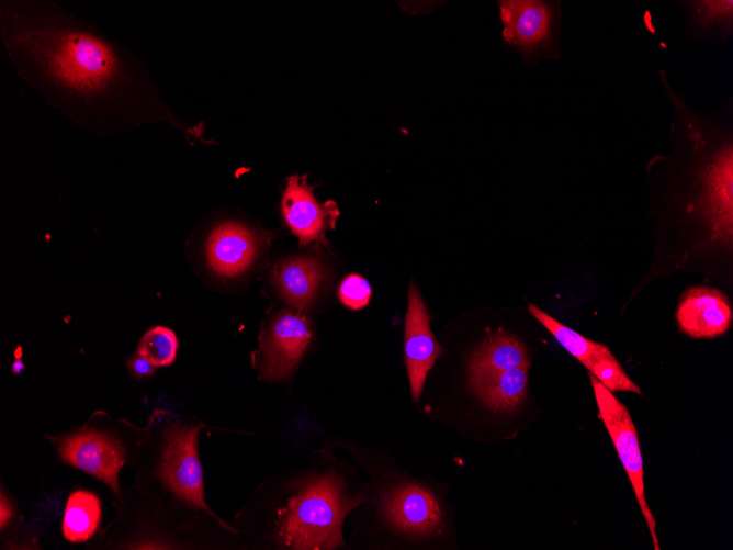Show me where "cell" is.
<instances>
[{"label": "cell", "mask_w": 733, "mask_h": 550, "mask_svg": "<svg viewBox=\"0 0 733 550\" xmlns=\"http://www.w3.org/2000/svg\"><path fill=\"white\" fill-rule=\"evenodd\" d=\"M0 38L24 83L82 131L111 137L165 122L194 135L143 59L61 3L1 0Z\"/></svg>", "instance_id": "cell-1"}, {"label": "cell", "mask_w": 733, "mask_h": 550, "mask_svg": "<svg viewBox=\"0 0 733 550\" xmlns=\"http://www.w3.org/2000/svg\"><path fill=\"white\" fill-rule=\"evenodd\" d=\"M360 502L345 493L332 472L309 479L282 514L279 538L292 549H336L342 543L345 516Z\"/></svg>", "instance_id": "cell-2"}, {"label": "cell", "mask_w": 733, "mask_h": 550, "mask_svg": "<svg viewBox=\"0 0 733 550\" xmlns=\"http://www.w3.org/2000/svg\"><path fill=\"white\" fill-rule=\"evenodd\" d=\"M202 427V424H174L166 429L157 478L177 498L193 508L203 509L223 527L228 528L213 514L204 500L203 473L198 451Z\"/></svg>", "instance_id": "cell-3"}, {"label": "cell", "mask_w": 733, "mask_h": 550, "mask_svg": "<svg viewBox=\"0 0 733 550\" xmlns=\"http://www.w3.org/2000/svg\"><path fill=\"white\" fill-rule=\"evenodd\" d=\"M503 22V38L516 47L527 61L541 57H557L559 3L538 0L498 1Z\"/></svg>", "instance_id": "cell-4"}, {"label": "cell", "mask_w": 733, "mask_h": 550, "mask_svg": "<svg viewBox=\"0 0 733 550\" xmlns=\"http://www.w3.org/2000/svg\"><path fill=\"white\" fill-rule=\"evenodd\" d=\"M599 417L604 422L618 456L632 484L636 501L646 520L655 550H659L655 527L656 521L649 508L644 494V470L638 431L628 408L619 402L606 386L589 373Z\"/></svg>", "instance_id": "cell-5"}, {"label": "cell", "mask_w": 733, "mask_h": 550, "mask_svg": "<svg viewBox=\"0 0 733 550\" xmlns=\"http://www.w3.org/2000/svg\"><path fill=\"white\" fill-rule=\"evenodd\" d=\"M311 339L312 328L306 316L286 310L274 314L260 338L262 378L270 381L290 378Z\"/></svg>", "instance_id": "cell-6"}, {"label": "cell", "mask_w": 733, "mask_h": 550, "mask_svg": "<svg viewBox=\"0 0 733 550\" xmlns=\"http://www.w3.org/2000/svg\"><path fill=\"white\" fill-rule=\"evenodd\" d=\"M52 439L65 463L95 476L116 496L121 495L119 473L125 461V451L117 439L93 429Z\"/></svg>", "instance_id": "cell-7"}, {"label": "cell", "mask_w": 733, "mask_h": 550, "mask_svg": "<svg viewBox=\"0 0 733 550\" xmlns=\"http://www.w3.org/2000/svg\"><path fill=\"white\" fill-rule=\"evenodd\" d=\"M263 236L236 221H224L212 227L204 246L210 269L222 278H235L255 262L264 244Z\"/></svg>", "instance_id": "cell-8"}, {"label": "cell", "mask_w": 733, "mask_h": 550, "mask_svg": "<svg viewBox=\"0 0 733 550\" xmlns=\"http://www.w3.org/2000/svg\"><path fill=\"white\" fill-rule=\"evenodd\" d=\"M382 510L387 523L409 537L438 534L443 515L437 497L419 484H402L386 494Z\"/></svg>", "instance_id": "cell-9"}, {"label": "cell", "mask_w": 733, "mask_h": 550, "mask_svg": "<svg viewBox=\"0 0 733 550\" xmlns=\"http://www.w3.org/2000/svg\"><path fill=\"white\" fill-rule=\"evenodd\" d=\"M405 362L414 401L419 400L426 377L442 348L431 333L429 316L417 288L410 284L405 317Z\"/></svg>", "instance_id": "cell-10"}, {"label": "cell", "mask_w": 733, "mask_h": 550, "mask_svg": "<svg viewBox=\"0 0 733 550\" xmlns=\"http://www.w3.org/2000/svg\"><path fill=\"white\" fill-rule=\"evenodd\" d=\"M676 319L679 329L693 338H714L730 328L732 308L720 290L692 287L681 295Z\"/></svg>", "instance_id": "cell-11"}, {"label": "cell", "mask_w": 733, "mask_h": 550, "mask_svg": "<svg viewBox=\"0 0 733 550\" xmlns=\"http://www.w3.org/2000/svg\"><path fill=\"white\" fill-rule=\"evenodd\" d=\"M282 213L301 244L325 242V232L338 214L335 205L322 206L304 177L291 176L282 198Z\"/></svg>", "instance_id": "cell-12"}, {"label": "cell", "mask_w": 733, "mask_h": 550, "mask_svg": "<svg viewBox=\"0 0 733 550\" xmlns=\"http://www.w3.org/2000/svg\"><path fill=\"white\" fill-rule=\"evenodd\" d=\"M324 276L323 265L311 257L281 260L272 270V280L279 294L298 311L311 305Z\"/></svg>", "instance_id": "cell-13"}, {"label": "cell", "mask_w": 733, "mask_h": 550, "mask_svg": "<svg viewBox=\"0 0 733 550\" xmlns=\"http://www.w3.org/2000/svg\"><path fill=\"white\" fill-rule=\"evenodd\" d=\"M685 32L714 45L726 43L733 32L732 0L684 1Z\"/></svg>", "instance_id": "cell-14"}, {"label": "cell", "mask_w": 733, "mask_h": 550, "mask_svg": "<svg viewBox=\"0 0 733 550\" xmlns=\"http://www.w3.org/2000/svg\"><path fill=\"white\" fill-rule=\"evenodd\" d=\"M529 366L516 367L494 374L469 378L474 393L495 412H511L526 397Z\"/></svg>", "instance_id": "cell-15"}, {"label": "cell", "mask_w": 733, "mask_h": 550, "mask_svg": "<svg viewBox=\"0 0 733 550\" xmlns=\"http://www.w3.org/2000/svg\"><path fill=\"white\" fill-rule=\"evenodd\" d=\"M521 366H530L525 345L510 334L497 332L488 335L470 357L469 378L494 374Z\"/></svg>", "instance_id": "cell-16"}, {"label": "cell", "mask_w": 733, "mask_h": 550, "mask_svg": "<svg viewBox=\"0 0 733 550\" xmlns=\"http://www.w3.org/2000/svg\"><path fill=\"white\" fill-rule=\"evenodd\" d=\"M101 520V502L89 491L79 490L68 497L64 518L63 532L71 542H82L94 534Z\"/></svg>", "instance_id": "cell-17"}, {"label": "cell", "mask_w": 733, "mask_h": 550, "mask_svg": "<svg viewBox=\"0 0 733 550\" xmlns=\"http://www.w3.org/2000/svg\"><path fill=\"white\" fill-rule=\"evenodd\" d=\"M528 311L533 315L573 357L587 369L599 359L612 353L605 345L593 341L563 325L532 303Z\"/></svg>", "instance_id": "cell-18"}, {"label": "cell", "mask_w": 733, "mask_h": 550, "mask_svg": "<svg viewBox=\"0 0 733 550\" xmlns=\"http://www.w3.org/2000/svg\"><path fill=\"white\" fill-rule=\"evenodd\" d=\"M177 350L176 334L168 327L155 326L143 335L137 352L154 367H166L174 361Z\"/></svg>", "instance_id": "cell-19"}, {"label": "cell", "mask_w": 733, "mask_h": 550, "mask_svg": "<svg viewBox=\"0 0 733 550\" xmlns=\"http://www.w3.org/2000/svg\"><path fill=\"white\" fill-rule=\"evenodd\" d=\"M588 370L609 391L641 393L640 388L628 377L612 353L594 362Z\"/></svg>", "instance_id": "cell-20"}, {"label": "cell", "mask_w": 733, "mask_h": 550, "mask_svg": "<svg viewBox=\"0 0 733 550\" xmlns=\"http://www.w3.org/2000/svg\"><path fill=\"white\" fill-rule=\"evenodd\" d=\"M338 296L346 307L357 311L369 303L371 287L362 276L351 273L341 280Z\"/></svg>", "instance_id": "cell-21"}, {"label": "cell", "mask_w": 733, "mask_h": 550, "mask_svg": "<svg viewBox=\"0 0 733 550\" xmlns=\"http://www.w3.org/2000/svg\"><path fill=\"white\" fill-rule=\"evenodd\" d=\"M128 368L136 378H145L154 373L155 367L140 355H136L128 361Z\"/></svg>", "instance_id": "cell-22"}, {"label": "cell", "mask_w": 733, "mask_h": 550, "mask_svg": "<svg viewBox=\"0 0 733 550\" xmlns=\"http://www.w3.org/2000/svg\"><path fill=\"white\" fill-rule=\"evenodd\" d=\"M12 517H13L12 503L3 494V492H1V501H0V525H1V529H3L4 526L10 523Z\"/></svg>", "instance_id": "cell-23"}, {"label": "cell", "mask_w": 733, "mask_h": 550, "mask_svg": "<svg viewBox=\"0 0 733 550\" xmlns=\"http://www.w3.org/2000/svg\"><path fill=\"white\" fill-rule=\"evenodd\" d=\"M23 368H24V366H23L22 361H14V363L12 366V370L15 373H19Z\"/></svg>", "instance_id": "cell-24"}]
</instances>
